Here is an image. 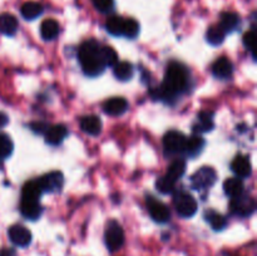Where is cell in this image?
<instances>
[{"label":"cell","instance_id":"6","mask_svg":"<svg viewBox=\"0 0 257 256\" xmlns=\"http://www.w3.org/2000/svg\"><path fill=\"white\" fill-rule=\"evenodd\" d=\"M186 140L187 137L183 133L178 131H168L163 137V148H165L166 156L182 155Z\"/></svg>","mask_w":257,"mask_h":256},{"label":"cell","instance_id":"1","mask_svg":"<svg viewBox=\"0 0 257 256\" xmlns=\"http://www.w3.org/2000/svg\"><path fill=\"white\" fill-rule=\"evenodd\" d=\"M188 80H190V77H188L187 68L178 62H171L166 69L163 83L160 87L156 88L155 92L151 93L157 99L170 102L175 99L178 94L186 92L188 87Z\"/></svg>","mask_w":257,"mask_h":256},{"label":"cell","instance_id":"31","mask_svg":"<svg viewBox=\"0 0 257 256\" xmlns=\"http://www.w3.org/2000/svg\"><path fill=\"white\" fill-rule=\"evenodd\" d=\"M100 57L104 67H114L118 62V55L112 47H100Z\"/></svg>","mask_w":257,"mask_h":256},{"label":"cell","instance_id":"16","mask_svg":"<svg viewBox=\"0 0 257 256\" xmlns=\"http://www.w3.org/2000/svg\"><path fill=\"white\" fill-rule=\"evenodd\" d=\"M203 147H205V140L201 136L195 135L186 140L185 150H183L182 155H185L188 158H193L202 152Z\"/></svg>","mask_w":257,"mask_h":256},{"label":"cell","instance_id":"37","mask_svg":"<svg viewBox=\"0 0 257 256\" xmlns=\"http://www.w3.org/2000/svg\"><path fill=\"white\" fill-rule=\"evenodd\" d=\"M0 256H17V252L14 248H3L0 251Z\"/></svg>","mask_w":257,"mask_h":256},{"label":"cell","instance_id":"23","mask_svg":"<svg viewBox=\"0 0 257 256\" xmlns=\"http://www.w3.org/2000/svg\"><path fill=\"white\" fill-rule=\"evenodd\" d=\"M59 34V24L54 19H47L40 25V35L44 40H53Z\"/></svg>","mask_w":257,"mask_h":256},{"label":"cell","instance_id":"11","mask_svg":"<svg viewBox=\"0 0 257 256\" xmlns=\"http://www.w3.org/2000/svg\"><path fill=\"white\" fill-rule=\"evenodd\" d=\"M231 170L238 178H247L251 176L252 167L247 156L237 155L231 162Z\"/></svg>","mask_w":257,"mask_h":256},{"label":"cell","instance_id":"3","mask_svg":"<svg viewBox=\"0 0 257 256\" xmlns=\"http://www.w3.org/2000/svg\"><path fill=\"white\" fill-rule=\"evenodd\" d=\"M173 205H175L176 211L181 217L190 218L197 212V201L191 193L186 191H178L173 198Z\"/></svg>","mask_w":257,"mask_h":256},{"label":"cell","instance_id":"25","mask_svg":"<svg viewBox=\"0 0 257 256\" xmlns=\"http://www.w3.org/2000/svg\"><path fill=\"white\" fill-rule=\"evenodd\" d=\"M238 24H240V17L236 13L226 12L221 14L220 27L225 33H232L233 30L237 29Z\"/></svg>","mask_w":257,"mask_h":256},{"label":"cell","instance_id":"5","mask_svg":"<svg viewBox=\"0 0 257 256\" xmlns=\"http://www.w3.org/2000/svg\"><path fill=\"white\" fill-rule=\"evenodd\" d=\"M216 180H217L216 171L212 167L203 166V167H201L200 170L196 171L192 175V177H191V186H192L193 190L197 191L208 190V188L215 185Z\"/></svg>","mask_w":257,"mask_h":256},{"label":"cell","instance_id":"28","mask_svg":"<svg viewBox=\"0 0 257 256\" xmlns=\"http://www.w3.org/2000/svg\"><path fill=\"white\" fill-rule=\"evenodd\" d=\"M225 37L226 33L223 32V29L220 25H212V27L207 30V34H206L207 42L210 43L211 45H215V47L222 44L223 40H225Z\"/></svg>","mask_w":257,"mask_h":256},{"label":"cell","instance_id":"33","mask_svg":"<svg viewBox=\"0 0 257 256\" xmlns=\"http://www.w3.org/2000/svg\"><path fill=\"white\" fill-rule=\"evenodd\" d=\"M175 185L176 183H173L172 181L168 180L166 176L160 177L157 180V182H156V187H157V190L160 191L161 193H163V195H167V193L172 192V191L175 190Z\"/></svg>","mask_w":257,"mask_h":256},{"label":"cell","instance_id":"18","mask_svg":"<svg viewBox=\"0 0 257 256\" xmlns=\"http://www.w3.org/2000/svg\"><path fill=\"white\" fill-rule=\"evenodd\" d=\"M213 113L212 112H200L196 123L193 124V132L200 135V133L210 132L215 127L213 123Z\"/></svg>","mask_w":257,"mask_h":256},{"label":"cell","instance_id":"38","mask_svg":"<svg viewBox=\"0 0 257 256\" xmlns=\"http://www.w3.org/2000/svg\"><path fill=\"white\" fill-rule=\"evenodd\" d=\"M8 122H9V118H8V115L5 114V113L0 112V128H3L4 125H7Z\"/></svg>","mask_w":257,"mask_h":256},{"label":"cell","instance_id":"24","mask_svg":"<svg viewBox=\"0 0 257 256\" xmlns=\"http://www.w3.org/2000/svg\"><path fill=\"white\" fill-rule=\"evenodd\" d=\"M42 190L39 187L38 181H29L24 185L22 191V200L28 201H40L42 196Z\"/></svg>","mask_w":257,"mask_h":256},{"label":"cell","instance_id":"9","mask_svg":"<svg viewBox=\"0 0 257 256\" xmlns=\"http://www.w3.org/2000/svg\"><path fill=\"white\" fill-rule=\"evenodd\" d=\"M147 208L150 216L152 217L153 221L157 223H166L170 221L171 218V211L167 206L161 201L156 200L155 197L150 196L147 200Z\"/></svg>","mask_w":257,"mask_h":256},{"label":"cell","instance_id":"2","mask_svg":"<svg viewBox=\"0 0 257 256\" xmlns=\"http://www.w3.org/2000/svg\"><path fill=\"white\" fill-rule=\"evenodd\" d=\"M78 58L83 72L88 77H97L104 72L105 67L100 57V45L95 40L90 39L83 43L78 50Z\"/></svg>","mask_w":257,"mask_h":256},{"label":"cell","instance_id":"22","mask_svg":"<svg viewBox=\"0 0 257 256\" xmlns=\"http://www.w3.org/2000/svg\"><path fill=\"white\" fill-rule=\"evenodd\" d=\"M44 12V8L40 3L37 2H27L23 4L22 9H20V13H22L23 18L25 20H33L37 19L38 17L43 14Z\"/></svg>","mask_w":257,"mask_h":256},{"label":"cell","instance_id":"21","mask_svg":"<svg viewBox=\"0 0 257 256\" xmlns=\"http://www.w3.org/2000/svg\"><path fill=\"white\" fill-rule=\"evenodd\" d=\"M113 74L118 80L127 82V80L132 79L133 74H135V68L130 62H119L113 67Z\"/></svg>","mask_w":257,"mask_h":256},{"label":"cell","instance_id":"13","mask_svg":"<svg viewBox=\"0 0 257 256\" xmlns=\"http://www.w3.org/2000/svg\"><path fill=\"white\" fill-rule=\"evenodd\" d=\"M45 135V142L50 146H58L68 136V128L64 124H54L48 127Z\"/></svg>","mask_w":257,"mask_h":256},{"label":"cell","instance_id":"4","mask_svg":"<svg viewBox=\"0 0 257 256\" xmlns=\"http://www.w3.org/2000/svg\"><path fill=\"white\" fill-rule=\"evenodd\" d=\"M104 241L110 252L118 251L122 247L123 243H124V232H123V228L115 220H110L107 223V227H105L104 232Z\"/></svg>","mask_w":257,"mask_h":256},{"label":"cell","instance_id":"36","mask_svg":"<svg viewBox=\"0 0 257 256\" xmlns=\"http://www.w3.org/2000/svg\"><path fill=\"white\" fill-rule=\"evenodd\" d=\"M30 130L34 133H38V135H43V133L47 132L48 124L45 122H33L29 124Z\"/></svg>","mask_w":257,"mask_h":256},{"label":"cell","instance_id":"17","mask_svg":"<svg viewBox=\"0 0 257 256\" xmlns=\"http://www.w3.org/2000/svg\"><path fill=\"white\" fill-rule=\"evenodd\" d=\"M80 128L89 136H98L102 132V120L98 115H85L80 119Z\"/></svg>","mask_w":257,"mask_h":256},{"label":"cell","instance_id":"29","mask_svg":"<svg viewBox=\"0 0 257 256\" xmlns=\"http://www.w3.org/2000/svg\"><path fill=\"white\" fill-rule=\"evenodd\" d=\"M138 34H140V24H138L137 20L131 19V18L123 20V37L128 38V39H135Z\"/></svg>","mask_w":257,"mask_h":256},{"label":"cell","instance_id":"34","mask_svg":"<svg viewBox=\"0 0 257 256\" xmlns=\"http://www.w3.org/2000/svg\"><path fill=\"white\" fill-rule=\"evenodd\" d=\"M95 9L100 13H109L114 8V0H92Z\"/></svg>","mask_w":257,"mask_h":256},{"label":"cell","instance_id":"32","mask_svg":"<svg viewBox=\"0 0 257 256\" xmlns=\"http://www.w3.org/2000/svg\"><path fill=\"white\" fill-rule=\"evenodd\" d=\"M14 151V143L10 140V137L5 133H0V158L4 160L12 156Z\"/></svg>","mask_w":257,"mask_h":256},{"label":"cell","instance_id":"20","mask_svg":"<svg viewBox=\"0 0 257 256\" xmlns=\"http://www.w3.org/2000/svg\"><path fill=\"white\" fill-rule=\"evenodd\" d=\"M185 172H186V161L182 160V158H177V160H175L172 163H171L170 167H168L167 170V173H166L165 176L168 178V180L172 181L173 183H176L183 175H185Z\"/></svg>","mask_w":257,"mask_h":256},{"label":"cell","instance_id":"7","mask_svg":"<svg viewBox=\"0 0 257 256\" xmlns=\"http://www.w3.org/2000/svg\"><path fill=\"white\" fill-rule=\"evenodd\" d=\"M230 210L233 215L240 217H248L256 210V203L251 196L241 193V195L232 197L230 203Z\"/></svg>","mask_w":257,"mask_h":256},{"label":"cell","instance_id":"14","mask_svg":"<svg viewBox=\"0 0 257 256\" xmlns=\"http://www.w3.org/2000/svg\"><path fill=\"white\" fill-rule=\"evenodd\" d=\"M233 64L228 58L221 57L212 64V74L220 79H227L232 75Z\"/></svg>","mask_w":257,"mask_h":256},{"label":"cell","instance_id":"12","mask_svg":"<svg viewBox=\"0 0 257 256\" xmlns=\"http://www.w3.org/2000/svg\"><path fill=\"white\" fill-rule=\"evenodd\" d=\"M128 102L122 97H113L104 102L103 104V110L109 115H122L123 113L127 112Z\"/></svg>","mask_w":257,"mask_h":256},{"label":"cell","instance_id":"10","mask_svg":"<svg viewBox=\"0 0 257 256\" xmlns=\"http://www.w3.org/2000/svg\"><path fill=\"white\" fill-rule=\"evenodd\" d=\"M9 238L14 245L25 247L32 242V232L23 225H13L9 228Z\"/></svg>","mask_w":257,"mask_h":256},{"label":"cell","instance_id":"30","mask_svg":"<svg viewBox=\"0 0 257 256\" xmlns=\"http://www.w3.org/2000/svg\"><path fill=\"white\" fill-rule=\"evenodd\" d=\"M123 18L117 17H110L109 19L107 20V24H105V28H107V32L109 33L113 37H122V29H123Z\"/></svg>","mask_w":257,"mask_h":256},{"label":"cell","instance_id":"26","mask_svg":"<svg viewBox=\"0 0 257 256\" xmlns=\"http://www.w3.org/2000/svg\"><path fill=\"white\" fill-rule=\"evenodd\" d=\"M223 190L225 193L230 197H236V196L243 193V182L238 177H231L223 182Z\"/></svg>","mask_w":257,"mask_h":256},{"label":"cell","instance_id":"15","mask_svg":"<svg viewBox=\"0 0 257 256\" xmlns=\"http://www.w3.org/2000/svg\"><path fill=\"white\" fill-rule=\"evenodd\" d=\"M20 212L28 220H38L43 213V207L40 205V201L22 200V202H20Z\"/></svg>","mask_w":257,"mask_h":256},{"label":"cell","instance_id":"35","mask_svg":"<svg viewBox=\"0 0 257 256\" xmlns=\"http://www.w3.org/2000/svg\"><path fill=\"white\" fill-rule=\"evenodd\" d=\"M255 32L253 30H250V32L245 33L243 34V38H242V42H243V45H245V48L247 50H250V52H252L253 50V44H255Z\"/></svg>","mask_w":257,"mask_h":256},{"label":"cell","instance_id":"19","mask_svg":"<svg viewBox=\"0 0 257 256\" xmlns=\"http://www.w3.org/2000/svg\"><path fill=\"white\" fill-rule=\"evenodd\" d=\"M18 30L17 18L9 13L0 15V33L8 37H13Z\"/></svg>","mask_w":257,"mask_h":256},{"label":"cell","instance_id":"8","mask_svg":"<svg viewBox=\"0 0 257 256\" xmlns=\"http://www.w3.org/2000/svg\"><path fill=\"white\" fill-rule=\"evenodd\" d=\"M38 183H39V187L42 190V192H57V191H60V188L63 187L64 176L59 171H52V172H48L45 175H43L38 180Z\"/></svg>","mask_w":257,"mask_h":256},{"label":"cell","instance_id":"27","mask_svg":"<svg viewBox=\"0 0 257 256\" xmlns=\"http://www.w3.org/2000/svg\"><path fill=\"white\" fill-rule=\"evenodd\" d=\"M205 218L208 223H210L211 227L215 231H221L226 227L227 225V221H226L225 216H222L221 213H218L217 211L208 210L206 211Z\"/></svg>","mask_w":257,"mask_h":256}]
</instances>
